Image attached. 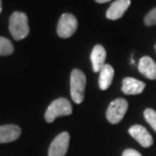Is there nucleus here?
<instances>
[{
  "label": "nucleus",
  "mask_w": 156,
  "mask_h": 156,
  "mask_svg": "<svg viewBox=\"0 0 156 156\" xmlns=\"http://www.w3.org/2000/svg\"><path fill=\"white\" fill-rule=\"evenodd\" d=\"M9 31L14 41H21L29 34L28 17L24 12L14 11L9 18Z\"/></svg>",
  "instance_id": "1"
},
{
  "label": "nucleus",
  "mask_w": 156,
  "mask_h": 156,
  "mask_svg": "<svg viewBox=\"0 0 156 156\" xmlns=\"http://www.w3.org/2000/svg\"><path fill=\"white\" fill-rule=\"evenodd\" d=\"M86 84L87 78L84 73L79 69H73L71 74V96L76 104H81L84 101Z\"/></svg>",
  "instance_id": "2"
},
{
  "label": "nucleus",
  "mask_w": 156,
  "mask_h": 156,
  "mask_svg": "<svg viewBox=\"0 0 156 156\" xmlns=\"http://www.w3.org/2000/svg\"><path fill=\"white\" fill-rule=\"evenodd\" d=\"M72 113L73 107L71 102L66 98H58L48 106V110L45 111L44 119L48 123H52L55 118L61 116H69Z\"/></svg>",
  "instance_id": "3"
},
{
  "label": "nucleus",
  "mask_w": 156,
  "mask_h": 156,
  "mask_svg": "<svg viewBox=\"0 0 156 156\" xmlns=\"http://www.w3.org/2000/svg\"><path fill=\"white\" fill-rule=\"evenodd\" d=\"M78 20L75 15L71 13H64L59 18L58 26H56V32L58 35L62 38H69L77 31Z\"/></svg>",
  "instance_id": "4"
},
{
  "label": "nucleus",
  "mask_w": 156,
  "mask_h": 156,
  "mask_svg": "<svg viewBox=\"0 0 156 156\" xmlns=\"http://www.w3.org/2000/svg\"><path fill=\"white\" fill-rule=\"evenodd\" d=\"M127 109L128 102L125 99L119 98L112 101L107 109V112H106L107 120L111 124H117L124 118L126 112H127Z\"/></svg>",
  "instance_id": "5"
},
{
  "label": "nucleus",
  "mask_w": 156,
  "mask_h": 156,
  "mask_svg": "<svg viewBox=\"0 0 156 156\" xmlns=\"http://www.w3.org/2000/svg\"><path fill=\"white\" fill-rule=\"evenodd\" d=\"M69 144V134L62 132L52 140L48 148V156H65L67 154Z\"/></svg>",
  "instance_id": "6"
},
{
  "label": "nucleus",
  "mask_w": 156,
  "mask_h": 156,
  "mask_svg": "<svg viewBox=\"0 0 156 156\" xmlns=\"http://www.w3.org/2000/svg\"><path fill=\"white\" fill-rule=\"evenodd\" d=\"M129 134L137 140L141 146L144 148H148L153 144V138L151 134L146 130V128L141 125H134L129 128Z\"/></svg>",
  "instance_id": "7"
},
{
  "label": "nucleus",
  "mask_w": 156,
  "mask_h": 156,
  "mask_svg": "<svg viewBox=\"0 0 156 156\" xmlns=\"http://www.w3.org/2000/svg\"><path fill=\"white\" fill-rule=\"evenodd\" d=\"M130 0H116L108 8L107 12H106V16L111 20H117L124 15V13L130 6Z\"/></svg>",
  "instance_id": "8"
},
{
  "label": "nucleus",
  "mask_w": 156,
  "mask_h": 156,
  "mask_svg": "<svg viewBox=\"0 0 156 156\" xmlns=\"http://www.w3.org/2000/svg\"><path fill=\"white\" fill-rule=\"evenodd\" d=\"M21 134V129L17 125H2L0 126V144L9 143L17 140Z\"/></svg>",
  "instance_id": "9"
},
{
  "label": "nucleus",
  "mask_w": 156,
  "mask_h": 156,
  "mask_svg": "<svg viewBox=\"0 0 156 156\" xmlns=\"http://www.w3.org/2000/svg\"><path fill=\"white\" fill-rule=\"evenodd\" d=\"M145 89V83L136 80L134 78H125L123 80L122 92L126 95H138L141 94Z\"/></svg>",
  "instance_id": "10"
},
{
  "label": "nucleus",
  "mask_w": 156,
  "mask_h": 156,
  "mask_svg": "<svg viewBox=\"0 0 156 156\" xmlns=\"http://www.w3.org/2000/svg\"><path fill=\"white\" fill-rule=\"evenodd\" d=\"M106 51L101 44H97L94 46L91 54V62L93 65V71L95 73H100L102 68L105 66L106 59Z\"/></svg>",
  "instance_id": "11"
},
{
  "label": "nucleus",
  "mask_w": 156,
  "mask_h": 156,
  "mask_svg": "<svg viewBox=\"0 0 156 156\" xmlns=\"http://www.w3.org/2000/svg\"><path fill=\"white\" fill-rule=\"evenodd\" d=\"M138 69L145 78L156 80V64L150 56H143L138 65Z\"/></svg>",
  "instance_id": "12"
},
{
  "label": "nucleus",
  "mask_w": 156,
  "mask_h": 156,
  "mask_svg": "<svg viewBox=\"0 0 156 156\" xmlns=\"http://www.w3.org/2000/svg\"><path fill=\"white\" fill-rule=\"evenodd\" d=\"M114 69L111 65H105L100 71V77H99V86L100 89L105 91L111 86L113 79H114Z\"/></svg>",
  "instance_id": "13"
},
{
  "label": "nucleus",
  "mask_w": 156,
  "mask_h": 156,
  "mask_svg": "<svg viewBox=\"0 0 156 156\" xmlns=\"http://www.w3.org/2000/svg\"><path fill=\"white\" fill-rule=\"evenodd\" d=\"M14 51V46L8 38L0 36V56L10 55Z\"/></svg>",
  "instance_id": "14"
},
{
  "label": "nucleus",
  "mask_w": 156,
  "mask_h": 156,
  "mask_svg": "<svg viewBox=\"0 0 156 156\" xmlns=\"http://www.w3.org/2000/svg\"><path fill=\"white\" fill-rule=\"evenodd\" d=\"M144 118L152 127V129L156 132V111L150 108L146 109L144 111Z\"/></svg>",
  "instance_id": "15"
},
{
  "label": "nucleus",
  "mask_w": 156,
  "mask_h": 156,
  "mask_svg": "<svg viewBox=\"0 0 156 156\" xmlns=\"http://www.w3.org/2000/svg\"><path fill=\"white\" fill-rule=\"evenodd\" d=\"M144 23L147 26H152L156 24V7L146 14L144 18Z\"/></svg>",
  "instance_id": "16"
},
{
  "label": "nucleus",
  "mask_w": 156,
  "mask_h": 156,
  "mask_svg": "<svg viewBox=\"0 0 156 156\" xmlns=\"http://www.w3.org/2000/svg\"><path fill=\"white\" fill-rule=\"evenodd\" d=\"M122 156H142L138 151L134 150V149H126V150L123 152Z\"/></svg>",
  "instance_id": "17"
},
{
  "label": "nucleus",
  "mask_w": 156,
  "mask_h": 156,
  "mask_svg": "<svg viewBox=\"0 0 156 156\" xmlns=\"http://www.w3.org/2000/svg\"><path fill=\"white\" fill-rule=\"evenodd\" d=\"M97 3H106V2H108V1H110V0H95Z\"/></svg>",
  "instance_id": "18"
},
{
  "label": "nucleus",
  "mask_w": 156,
  "mask_h": 156,
  "mask_svg": "<svg viewBox=\"0 0 156 156\" xmlns=\"http://www.w3.org/2000/svg\"><path fill=\"white\" fill-rule=\"evenodd\" d=\"M2 11V0H0V13Z\"/></svg>",
  "instance_id": "19"
}]
</instances>
